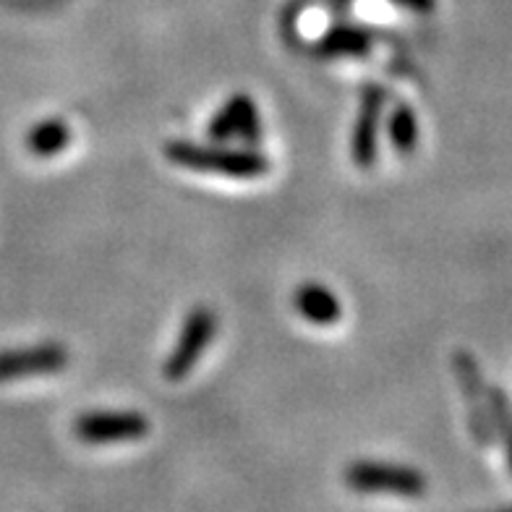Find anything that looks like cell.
<instances>
[{
    "label": "cell",
    "instance_id": "7",
    "mask_svg": "<svg viewBox=\"0 0 512 512\" xmlns=\"http://www.w3.org/2000/svg\"><path fill=\"white\" fill-rule=\"evenodd\" d=\"M71 356L61 343H42L19 351H0V382L27 377H48L61 374Z\"/></svg>",
    "mask_w": 512,
    "mask_h": 512
},
{
    "label": "cell",
    "instance_id": "2",
    "mask_svg": "<svg viewBox=\"0 0 512 512\" xmlns=\"http://www.w3.org/2000/svg\"><path fill=\"white\" fill-rule=\"evenodd\" d=\"M345 484L366 494H398V497H424V473L411 465L384 463V460H356L345 468Z\"/></svg>",
    "mask_w": 512,
    "mask_h": 512
},
{
    "label": "cell",
    "instance_id": "12",
    "mask_svg": "<svg viewBox=\"0 0 512 512\" xmlns=\"http://www.w3.org/2000/svg\"><path fill=\"white\" fill-rule=\"evenodd\" d=\"M387 134H390V144L400 155H413L418 147V118L416 110L408 102H398L390 113V123H387Z\"/></svg>",
    "mask_w": 512,
    "mask_h": 512
},
{
    "label": "cell",
    "instance_id": "4",
    "mask_svg": "<svg viewBox=\"0 0 512 512\" xmlns=\"http://www.w3.org/2000/svg\"><path fill=\"white\" fill-rule=\"evenodd\" d=\"M149 434V418L136 411H95L74 421V437L87 445L134 442Z\"/></svg>",
    "mask_w": 512,
    "mask_h": 512
},
{
    "label": "cell",
    "instance_id": "9",
    "mask_svg": "<svg viewBox=\"0 0 512 512\" xmlns=\"http://www.w3.org/2000/svg\"><path fill=\"white\" fill-rule=\"evenodd\" d=\"M377 42V32L356 24H337L324 34L317 45V55L322 58H364Z\"/></svg>",
    "mask_w": 512,
    "mask_h": 512
},
{
    "label": "cell",
    "instance_id": "1",
    "mask_svg": "<svg viewBox=\"0 0 512 512\" xmlns=\"http://www.w3.org/2000/svg\"><path fill=\"white\" fill-rule=\"evenodd\" d=\"M165 157L178 168L194 173H217L230 178H259L270 173V160L256 152L254 147L233 149L228 144H194V142H168Z\"/></svg>",
    "mask_w": 512,
    "mask_h": 512
},
{
    "label": "cell",
    "instance_id": "11",
    "mask_svg": "<svg viewBox=\"0 0 512 512\" xmlns=\"http://www.w3.org/2000/svg\"><path fill=\"white\" fill-rule=\"evenodd\" d=\"M71 144V126L63 118H48L27 131V149L34 157L61 155Z\"/></svg>",
    "mask_w": 512,
    "mask_h": 512
},
{
    "label": "cell",
    "instance_id": "14",
    "mask_svg": "<svg viewBox=\"0 0 512 512\" xmlns=\"http://www.w3.org/2000/svg\"><path fill=\"white\" fill-rule=\"evenodd\" d=\"M395 6L408 8V11H416V14H429L434 8V0H392Z\"/></svg>",
    "mask_w": 512,
    "mask_h": 512
},
{
    "label": "cell",
    "instance_id": "8",
    "mask_svg": "<svg viewBox=\"0 0 512 512\" xmlns=\"http://www.w3.org/2000/svg\"><path fill=\"white\" fill-rule=\"evenodd\" d=\"M455 371H458L460 384H463V395L471 408V424L473 434L479 437V442H489L492 439V418H489V405H486V382L481 377L479 364L471 353H455Z\"/></svg>",
    "mask_w": 512,
    "mask_h": 512
},
{
    "label": "cell",
    "instance_id": "13",
    "mask_svg": "<svg viewBox=\"0 0 512 512\" xmlns=\"http://www.w3.org/2000/svg\"><path fill=\"white\" fill-rule=\"evenodd\" d=\"M486 405H489V418H492L494 429L505 442L507 463H510L512 471V408L507 403L505 392L499 390L497 384H486Z\"/></svg>",
    "mask_w": 512,
    "mask_h": 512
},
{
    "label": "cell",
    "instance_id": "3",
    "mask_svg": "<svg viewBox=\"0 0 512 512\" xmlns=\"http://www.w3.org/2000/svg\"><path fill=\"white\" fill-rule=\"evenodd\" d=\"M217 324L220 322H217L215 309H209V306H196L189 317H186V322H183L173 351L165 358L162 377L168 379V382H181V379L189 377L191 371H194V366L199 364V358L207 353L209 343L215 340Z\"/></svg>",
    "mask_w": 512,
    "mask_h": 512
},
{
    "label": "cell",
    "instance_id": "6",
    "mask_svg": "<svg viewBox=\"0 0 512 512\" xmlns=\"http://www.w3.org/2000/svg\"><path fill=\"white\" fill-rule=\"evenodd\" d=\"M384 102H387V89L382 84H366L351 139V157L361 170H371L377 165L379 121H382Z\"/></svg>",
    "mask_w": 512,
    "mask_h": 512
},
{
    "label": "cell",
    "instance_id": "10",
    "mask_svg": "<svg viewBox=\"0 0 512 512\" xmlns=\"http://www.w3.org/2000/svg\"><path fill=\"white\" fill-rule=\"evenodd\" d=\"M293 306L306 322L317 324V327H332L343 317V306L340 298L330 288L319 283H304L293 293Z\"/></svg>",
    "mask_w": 512,
    "mask_h": 512
},
{
    "label": "cell",
    "instance_id": "5",
    "mask_svg": "<svg viewBox=\"0 0 512 512\" xmlns=\"http://www.w3.org/2000/svg\"><path fill=\"white\" fill-rule=\"evenodd\" d=\"M207 134L217 144H228L233 139H241L246 147H256L259 136H262V118H259L256 102L246 92L233 95L223 108L217 110L215 118L209 121Z\"/></svg>",
    "mask_w": 512,
    "mask_h": 512
}]
</instances>
